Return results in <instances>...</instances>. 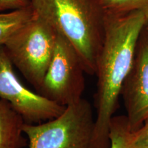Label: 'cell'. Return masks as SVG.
Instances as JSON below:
<instances>
[{"mask_svg": "<svg viewBox=\"0 0 148 148\" xmlns=\"http://www.w3.org/2000/svg\"><path fill=\"white\" fill-rule=\"evenodd\" d=\"M148 23V10L106 12L104 36L96 64L94 148L110 147V125L122 86L134 62L138 40Z\"/></svg>", "mask_w": 148, "mask_h": 148, "instance_id": "1", "label": "cell"}, {"mask_svg": "<svg viewBox=\"0 0 148 148\" xmlns=\"http://www.w3.org/2000/svg\"><path fill=\"white\" fill-rule=\"evenodd\" d=\"M34 13L50 23L77 51L88 75H95L106 12L99 0H31Z\"/></svg>", "mask_w": 148, "mask_h": 148, "instance_id": "2", "label": "cell"}, {"mask_svg": "<svg viewBox=\"0 0 148 148\" xmlns=\"http://www.w3.org/2000/svg\"><path fill=\"white\" fill-rule=\"evenodd\" d=\"M58 34L34 13L3 45L13 65L38 91L54 53Z\"/></svg>", "mask_w": 148, "mask_h": 148, "instance_id": "3", "label": "cell"}, {"mask_svg": "<svg viewBox=\"0 0 148 148\" xmlns=\"http://www.w3.org/2000/svg\"><path fill=\"white\" fill-rule=\"evenodd\" d=\"M95 124L91 104L82 97L52 119L25 123L23 132L29 148H94Z\"/></svg>", "mask_w": 148, "mask_h": 148, "instance_id": "4", "label": "cell"}, {"mask_svg": "<svg viewBox=\"0 0 148 148\" xmlns=\"http://www.w3.org/2000/svg\"><path fill=\"white\" fill-rule=\"evenodd\" d=\"M85 72L77 51L60 33L38 93L64 107L77 102L85 88Z\"/></svg>", "mask_w": 148, "mask_h": 148, "instance_id": "5", "label": "cell"}, {"mask_svg": "<svg viewBox=\"0 0 148 148\" xmlns=\"http://www.w3.org/2000/svg\"><path fill=\"white\" fill-rule=\"evenodd\" d=\"M13 66L4 46L0 45V98L8 101L25 123H40L62 113L65 107L27 88Z\"/></svg>", "mask_w": 148, "mask_h": 148, "instance_id": "6", "label": "cell"}, {"mask_svg": "<svg viewBox=\"0 0 148 148\" xmlns=\"http://www.w3.org/2000/svg\"><path fill=\"white\" fill-rule=\"evenodd\" d=\"M121 96L129 128L134 132L148 119V37L143 32L138 40L132 69L122 86Z\"/></svg>", "mask_w": 148, "mask_h": 148, "instance_id": "7", "label": "cell"}, {"mask_svg": "<svg viewBox=\"0 0 148 148\" xmlns=\"http://www.w3.org/2000/svg\"><path fill=\"white\" fill-rule=\"evenodd\" d=\"M25 123L22 116L4 99L0 98V148H23Z\"/></svg>", "mask_w": 148, "mask_h": 148, "instance_id": "8", "label": "cell"}, {"mask_svg": "<svg viewBox=\"0 0 148 148\" xmlns=\"http://www.w3.org/2000/svg\"><path fill=\"white\" fill-rule=\"evenodd\" d=\"M34 15L32 5L20 10L0 12V45Z\"/></svg>", "mask_w": 148, "mask_h": 148, "instance_id": "9", "label": "cell"}, {"mask_svg": "<svg viewBox=\"0 0 148 148\" xmlns=\"http://www.w3.org/2000/svg\"><path fill=\"white\" fill-rule=\"evenodd\" d=\"M130 132L126 116H114L110 125L109 148H130L128 143Z\"/></svg>", "mask_w": 148, "mask_h": 148, "instance_id": "10", "label": "cell"}, {"mask_svg": "<svg viewBox=\"0 0 148 148\" xmlns=\"http://www.w3.org/2000/svg\"><path fill=\"white\" fill-rule=\"evenodd\" d=\"M106 12L119 13L134 10H148V0H99Z\"/></svg>", "mask_w": 148, "mask_h": 148, "instance_id": "11", "label": "cell"}, {"mask_svg": "<svg viewBox=\"0 0 148 148\" xmlns=\"http://www.w3.org/2000/svg\"><path fill=\"white\" fill-rule=\"evenodd\" d=\"M128 143L130 148H148V119L139 128L130 132Z\"/></svg>", "mask_w": 148, "mask_h": 148, "instance_id": "12", "label": "cell"}, {"mask_svg": "<svg viewBox=\"0 0 148 148\" xmlns=\"http://www.w3.org/2000/svg\"><path fill=\"white\" fill-rule=\"evenodd\" d=\"M32 5L31 0H0V12L16 10Z\"/></svg>", "mask_w": 148, "mask_h": 148, "instance_id": "13", "label": "cell"}, {"mask_svg": "<svg viewBox=\"0 0 148 148\" xmlns=\"http://www.w3.org/2000/svg\"><path fill=\"white\" fill-rule=\"evenodd\" d=\"M143 32L145 33V34H146V36H147L148 37V23L147 24V25H145V28H144V30H143Z\"/></svg>", "mask_w": 148, "mask_h": 148, "instance_id": "14", "label": "cell"}]
</instances>
